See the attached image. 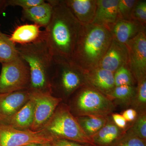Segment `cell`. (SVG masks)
<instances>
[{"label":"cell","instance_id":"cell-4","mask_svg":"<svg viewBox=\"0 0 146 146\" xmlns=\"http://www.w3.org/2000/svg\"><path fill=\"white\" fill-rule=\"evenodd\" d=\"M43 129L56 139L94 145L69 108L65 104L59 105Z\"/></svg>","mask_w":146,"mask_h":146},{"label":"cell","instance_id":"cell-34","mask_svg":"<svg viewBox=\"0 0 146 146\" xmlns=\"http://www.w3.org/2000/svg\"><path fill=\"white\" fill-rule=\"evenodd\" d=\"M7 7L6 0H0V16L5 12Z\"/></svg>","mask_w":146,"mask_h":146},{"label":"cell","instance_id":"cell-13","mask_svg":"<svg viewBox=\"0 0 146 146\" xmlns=\"http://www.w3.org/2000/svg\"><path fill=\"white\" fill-rule=\"evenodd\" d=\"M128 65V51L126 45L112 39L98 67L114 73L123 65Z\"/></svg>","mask_w":146,"mask_h":146},{"label":"cell","instance_id":"cell-7","mask_svg":"<svg viewBox=\"0 0 146 146\" xmlns=\"http://www.w3.org/2000/svg\"><path fill=\"white\" fill-rule=\"evenodd\" d=\"M1 65L0 94L29 90L31 85L29 69L20 56Z\"/></svg>","mask_w":146,"mask_h":146},{"label":"cell","instance_id":"cell-25","mask_svg":"<svg viewBox=\"0 0 146 146\" xmlns=\"http://www.w3.org/2000/svg\"><path fill=\"white\" fill-rule=\"evenodd\" d=\"M128 131L138 138L145 140L146 138V115L145 111L141 112L135 120L133 125Z\"/></svg>","mask_w":146,"mask_h":146},{"label":"cell","instance_id":"cell-22","mask_svg":"<svg viewBox=\"0 0 146 146\" xmlns=\"http://www.w3.org/2000/svg\"><path fill=\"white\" fill-rule=\"evenodd\" d=\"M19 56L16 44L0 31V63H7Z\"/></svg>","mask_w":146,"mask_h":146},{"label":"cell","instance_id":"cell-18","mask_svg":"<svg viewBox=\"0 0 146 146\" xmlns=\"http://www.w3.org/2000/svg\"><path fill=\"white\" fill-rule=\"evenodd\" d=\"M34 100L31 96L29 100L4 124L20 130H31L34 121Z\"/></svg>","mask_w":146,"mask_h":146},{"label":"cell","instance_id":"cell-31","mask_svg":"<svg viewBox=\"0 0 146 146\" xmlns=\"http://www.w3.org/2000/svg\"><path fill=\"white\" fill-rule=\"evenodd\" d=\"M112 119L113 122L121 129L125 128L127 122L123 117L122 115L118 114H113L112 115Z\"/></svg>","mask_w":146,"mask_h":146},{"label":"cell","instance_id":"cell-19","mask_svg":"<svg viewBox=\"0 0 146 146\" xmlns=\"http://www.w3.org/2000/svg\"><path fill=\"white\" fill-rule=\"evenodd\" d=\"M35 24H24L18 26L9 36L15 44L23 45L31 44L42 39L43 31Z\"/></svg>","mask_w":146,"mask_h":146},{"label":"cell","instance_id":"cell-11","mask_svg":"<svg viewBox=\"0 0 146 146\" xmlns=\"http://www.w3.org/2000/svg\"><path fill=\"white\" fill-rule=\"evenodd\" d=\"M31 98L29 90L0 94V124L5 123Z\"/></svg>","mask_w":146,"mask_h":146},{"label":"cell","instance_id":"cell-15","mask_svg":"<svg viewBox=\"0 0 146 146\" xmlns=\"http://www.w3.org/2000/svg\"><path fill=\"white\" fill-rule=\"evenodd\" d=\"M119 0H97V9L93 24L102 26L110 31L118 19Z\"/></svg>","mask_w":146,"mask_h":146},{"label":"cell","instance_id":"cell-3","mask_svg":"<svg viewBox=\"0 0 146 146\" xmlns=\"http://www.w3.org/2000/svg\"><path fill=\"white\" fill-rule=\"evenodd\" d=\"M16 48L19 56L29 69L31 85L29 90L52 93L50 76L53 56L42 37L37 42L18 45Z\"/></svg>","mask_w":146,"mask_h":146},{"label":"cell","instance_id":"cell-17","mask_svg":"<svg viewBox=\"0 0 146 146\" xmlns=\"http://www.w3.org/2000/svg\"><path fill=\"white\" fill-rule=\"evenodd\" d=\"M53 7L48 1L28 9H23L21 19L29 21L40 27L46 28L49 23L53 13Z\"/></svg>","mask_w":146,"mask_h":146},{"label":"cell","instance_id":"cell-6","mask_svg":"<svg viewBox=\"0 0 146 146\" xmlns=\"http://www.w3.org/2000/svg\"><path fill=\"white\" fill-rule=\"evenodd\" d=\"M77 90L73 106L79 116L107 117L115 109L111 100L96 90L85 85Z\"/></svg>","mask_w":146,"mask_h":146},{"label":"cell","instance_id":"cell-21","mask_svg":"<svg viewBox=\"0 0 146 146\" xmlns=\"http://www.w3.org/2000/svg\"><path fill=\"white\" fill-rule=\"evenodd\" d=\"M76 118L84 131L90 138L97 133L108 120L107 117L96 116H78Z\"/></svg>","mask_w":146,"mask_h":146},{"label":"cell","instance_id":"cell-12","mask_svg":"<svg viewBox=\"0 0 146 146\" xmlns=\"http://www.w3.org/2000/svg\"><path fill=\"white\" fill-rule=\"evenodd\" d=\"M84 83L108 97L115 88L114 73L99 67L84 72Z\"/></svg>","mask_w":146,"mask_h":146},{"label":"cell","instance_id":"cell-16","mask_svg":"<svg viewBox=\"0 0 146 146\" xmlns=\"http://www.w3.org/2000/svg\"><path fill=\"white\" fill-rule=\"evenodd\" d=\"M65 4L82 25L93 23L97 9V0H65Z\"/></svg>","mask_w":146,"mask_h":146},{"label":"cell","instance_id":"cell-2","mask_svg":"<svg viewBox=\"0 0 146 146\" xmlns=\"http://www.w3.org/2000/svg\"><path fill=\"white\" fill-rule=\"evenodd\" d=\"M112 39L107 28L93 24L82 25L71 61L83 72L97 68Z\"/></svg>","mask_w":146,"mask_h":146},{"label":"cell","instance_id":"cell-35","mask_svg":"<svg viewBox=\"0 0 146 146\" xmlns=\"http://www.w3.org/2000/svg\"><path fill=\"white\" fill-rule=\"evenodd\" d=\"M42 145H27L25 146H43Z\"/></svg>","mask_w":146,"mask_h":146},{"label":"cell","instance_id":"cell-27","mask_svg":"<svg viewBox=\"0 0 146 146\" xmlns=\"http://www.w3.org/2000/svg\"><path fill=\"white\" fill-rule=\"evenodd\" d=\"M135 97L133 100V105L140 109H145L146 104V78L137 82Z\"/></svg>","mask_w":146,"mask_h":146},{"label":"cell","instance_id":"cell-29","mask_svg":"<svg viewBox=\"0 0 146 146\" xmlns=\"http://www.w3.org/2000/svg\"><path fill=\"white\" fill-rule=\"evenodd\" d=\"M132 19L138 21L146 27V1H137L132 12Z\"/></svg>","mask_w":146,"mask_h":146},{"label":"cell","instance_id":"cell-1","mask_svg":"<svg viewBox=\"0 0 146 146\" xmlns=\"http://www.w3.org/2000/svg\"><path fill=\"white\" fill-rule=\"evenodd\" d=\"M53 6L52 16L43 31L42 39L53 56L71 57L81 33L82 25L63 1H48Z\"/></svg>","mask_w":146,"mask_h":146},{"label":"cell","instance_id":"cell-20","mask_svg":"<svg viewBox=\"0 0 146 146\" xmlns=\"http://www.w3.org/2000/svg\"><path fill=\"white\" fill-rule=\"evenodd\" d=\"M122 133L121 129L115 125L113 121L108 120L106 124L91 138L94 145L106 146L119 139Z\"/></svg>","mask_w":146,"mask_h":146},{"label":"cell","instance_id":"cell-5","mask_svg":"<svg viewBox=\"0 0 146 146\" xmlns=\"http://www.w3.org/2000/svg\"><path fill=\"white\" fill-rule=\"evenodd\" d=\"M50 84L52 94L55 90L69 96L85 85L84 72L71 60L53 56Z\"/></svg>","mask_w":146,"mask_h":146},{"label":"cell","instance_id":"cell-14","mask_svg":"<svg viewBox=\"0 0 146 146\" xmlns=\"http://www.w3.org/2000/svg\"><path fill=\"white\" fill-rule=\"evenodd\" d=\"M112 39L125 44L139 33L146 32V27L138 21L118 19L110 30Z\"/></svg>","mask_w":146,"mask_h":146},{"label":"cell","instance_id":"cell-24","mask_svg":"<svg viewBox=\"0 0 146 146\" xmlns=\"http://www.w3.org/2000/svg\"><path fill=\"white\" fill-rule=\"evenodd\" d=\"M114 78L115 86L134 84V79L128 65H123L115 71Z\"/></svg>","mask_w":146,"mask_h":146},{"label":"cell","instance_id":"cell-28","mask_svg":"<svg viewBox=\"0 0 146 146\" xmlns=\"http://www.w3.org/2000/svg\"><path fill=\"white\" fill-rule=\"evenodd\" d=\"M121 136L115 146H146L145 140L133 135L129 131Z\"/></svg>","mask_w":146,"mask_h":146},{"label":"cell","instance_id":"cell-32","mask_svg":"<svg viewBox=\"0 0 146 146\" xmlns=\"http://www.w3.org/2000/svg\"><path fill=\"white\" fill-rule=\"evenodd\" d=\"M50 145L51 146H84L78 143L63 139H55Z\"/></svg>","mask_w":146,"mask_h":146},{"label":"cell","instance_id":"cell-30","mask_svg":"<svg viewBox=\"0 0 146 146\" xmlns=\"http://www.w3.org/2000/svg\"><path fill=\"white\" fill-rule=\"evenodd\" d=\"M45 1L44 0H6L7 7H21L23 9H28Z\"/></svg>","mask_w":146,"mask_h":146},{"label":"cell","instance_id":"cell-23","mask_svg":"<svg viewBox=\"0 0 146 146\" xmlns=\"http://www.w3.org/2000/svg\"><path fill=\"white\" fill-rule=\"evenodd\" d=\"M136 92L134 86L122 85L115 86L110 95L107 97L111 100L114 99L121 103L129 102L133 101Z\"/></svg>","mask_w":146,"mask_h":146},{"label":"cell","instance_id":"cell-33","mask_svg":"<svg viewBox=\"0 0 146 146\" xmlns=\"http://www.w3.org/2000/svg\"><path fill=\"white\" fill-rule=\"evenodd\" d=\"M122 115L127 122H132L137 118V112L135 110L129 108L125 110Z\"/></svg>","mask_w":146,"mask_h":146},{"label":"cell","instance_id":"cell-10","mask_svg":"<svg viewBox=\"0 0 146 146\" xmlns=\"http://www.w3.org/2000/svg\"><path fill=\"white\" fill-rule=\"evenodd\" d=\"M126 45L128 51V67L138 82L146 78V32L139 33Z\"/></svg>","mask_w":146,"mask_h":146},{"label":"cell","instance_id":"cell-8","mask_svg":"<svg viewBox=\"0 0 146 146\" xmlns=\"http://www.w3.org/2000/svg\"><path fill=\"white\" fill-rule=\"evenodd\" d=\"M55 139L44 129L35 131L20 130L0 124V146L44 145L50 144Z\"/></svg>","mask_w":146,"mask_h":146},{"label":"cell","instance_id":"cell-9","mask_svg":"<svg viewBox=\"0 0 146 146\" xmlns=\"http://www.w3.org/2000/svg\"><path fill=\"white\" fill-rule=\"evenodd\" d=\"M30 91L35 102L34 121L31 130L38 131L43 129L52 117L62 99L54 96L50 92Z\"/></svg>","mask_w":146,"mask_h":146},{"label":"cell","instance_id":"cell-26","mask_svg":"<svg viewBox=\"0 0 146 146\" xmlns=\"http://www.w3.org/2000/svg\"><path fill=\"white\" fill-rule=\"evenodd\" d=\"M137 1V0H119L118 19L125 21L132 20V12Z\"/></svg>","mask_w":146,"mask_h":146}]
</instances>
